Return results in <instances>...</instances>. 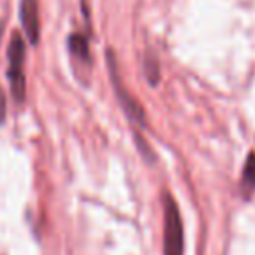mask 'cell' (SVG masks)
Segmentation results:
<instances>
[{"mask_svg": "<svg viewBox=\"0 0 255 255\" xmlns=\"http://www.w3.org/2000/svg\"><path fill=\"white\" fill-rule=\"evenodd\" d=\"M163 255H183V225L169 193H163Z\"/></svg>", "mask_w": 255, "mask_h": 255, "instance_id": "obj_1", "label": "cell"}, {"mask_svg": "<svg viewBox=\"0 0 255 255\" xmlns=\"http://www.w3.org/2000/svg\"><path fill=\"white\" fill-rule=\"evenodd\" d=\"M8 80L12 88V96L16 102L24 100L26 94V80H24V40L20 34H12L8 46Z\"/></svg>", "mask_w": 255, "mask_h": 255, "instance_id": "obj_2", "label": "cell"}, {"mask_svg": "<svg viewBox=\"0 0 255 255\" xmlns=\"http://www.w3.org/2000/svg\"><path fill=\"white\" fill-rule=\"evenodd\" d=\"M108 60H110L112 84H114V90H116V94H118V100H120V104H122L124 112L128 114V118H129L133 124L143 126V124H145V122H143V110H141V106H139L135 100H131V98H129V94L126 92V88H124V84H122V78H120V76H118V72H116V62H114V54H112V52L108 54Z\"/></svg>", "mask_w": 255, "mask_h": 255, "instance_id": "obj_3", "label": "cell"}, {"mask_svg": "<svg viewBox=\"0 0 255 255\" xmlns=\"http://www.w3.org/2000/svg\"><path fill=\"white\" fill-rule=\"evenodd\" d=\"M20 22L24 26V32L30 40V44L38 42V2L36 0H22L20 2Z\"/></svg>", "mask_w": 255, "mask_h": 255, "instance_id": "obj_4", "label": "cell"}, {"mask_svg": "<svg viewBox=\"0 0 255 255\" xmlns=\"http://www.w3.org/2000/svg\"><path fill=\"white\" fill-rule=\"evenodd\" d=\"M68 46H70V54L78 62L90 66L92 58H90V42H88V36H84V34H72L68 38Z\"/></svg>", "mask_w": 255, "mask_h": 255, "instance_id": "obj_5", "label": "cell"}, {"mask_svg": "<svg viewBox=\"0 0 255 255\" xmlns=\"http://www.w3.org/2000/svg\"><path fill=\"white\" fill-rule=\"evenodd\" d=\"M241 187L245 193H251L255 189V153H249L245 161L243 175H241Z\"/></svg>", "mask_w": 255, "mask_h": 255, "instance_id": "obj_6", "label": "cell"}, {"mask_svg": "<svg viewBox=\"0 0 255 255\" xmlns=\"http://www.w3.org/2000/svg\"><path fill=\"white\" fill-rule=\"evenodd\" d=\"M145 74H147V82L149 84H157V78H159V74H157V60L151 54L145 56Z\"/></svg>", "mask_w": 255, "mask_h": 255, "instance_id": "obj_7", "label": "cell"}, {"mask_svg": "<svg viewBox=\"0 0 255 255\" xmlns=\"http://www.w3.org/2000/svg\"><path fill=\"white\" fill-rule=\"evenodd\" d=\"M2 102H4V96H2V90H0V120H2V114H4V106H2Z\"/></svg>", "mask_w": 255, "mask_h": 255, "instance_id": "obj_8", "label": "cell"}, {"mask_svg": "<svg viewBox=\"0 0 255 255\" xmlns=\"http://www.w3.org/2000/svg\"><path fill=\"white\" fill-rule=\"evenodd\" d=\"M2 32H4V22L0 20V38H2Z\"/></svg>", "mask_w": 255, "mask_h": 255, "instance_id": "obj_9", "label": "cell"}]
</instances>
